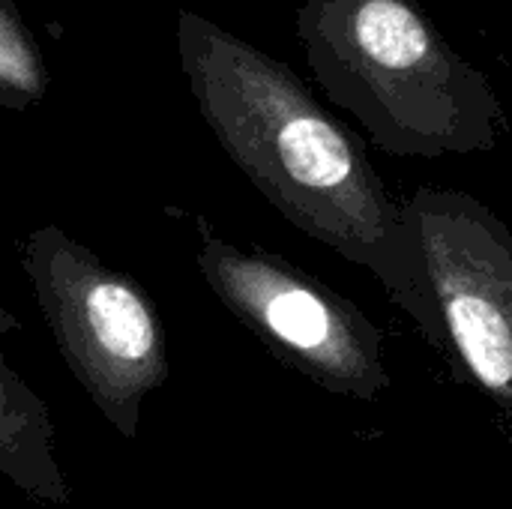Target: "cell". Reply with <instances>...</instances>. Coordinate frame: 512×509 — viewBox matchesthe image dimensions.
I'll use <instances>...</instances> for the list:
<instances>
[{
    "label": "cell",
    "instance_id": "1",
    "mask_svg": "<svg viewBox=\"0 0 512 509\" xmlns=\"http://www.w3.org/2000/svg\"><path fill=\"white\" fill-rule=\"evenodd\" d=\"M177 57L195 108L225 156L297 231L372 273L408 315L417 306L402 198L369 153L258 45L192 9H177Z\"/></svg>",
    "mask_w": 512,
    "mask_h": 509
},
{
    "label": "cell",
    "instance_id": "3",
    "mask_svg": "<svg viewBox=\"0 0 512 509\" xmlns=\"http://www.w3.org/2000/svg\"><path fill=\"white\" fill-rule=\"evenodd\" d=\"M21 270L51 339L108 426L135 441L144 399L168 381V351L147 291L60 225L33 228Z\"/></svg>",
    "mask_w": 512,
    "mask_h": 509
},
{
    "label": "cell",
    "instance_id": "5",
    "mask_svg": "<svg viewBox=\"0 0 512 509\" xmlns=\"http://www.w3.org/2000/svg\"><path fill=\"white\" fill-rule=\"evenodd\" d=\"M198 270L216 300L282 363L333 393L375 399L390 387L381 330L348 297L282 255L201 228Z\"/></svg>",
    "mask_w": 512,
    "mask_h": 509
},
{
    "label": "cell",
    "instance_id": "4",
    "mask_svg": "<svg viewBox=\"0 0 512 509\" xmlns=\"http://www.w3.org/2000/svg\"><path fill=\"white\" fill-rule=\"evenodd\" d=\"M420 330L512 408V228L480 198L420 186L402 198Z\"/></svg>",
    "mask_w": 512,
    "mask_h": 509
},
{
    "label": "cell",
    "instance_id": "6",
    "mask_svg": "<svg viewBox=\"0 0 512 509\" xmlns=\"http://www.w3.org/2000/svg\"><path fill=\"white\" fill-rule=\"evenodd\" d=\"M15 315L0 303V339L15 333ZM0 477L36 504L66 507L72 486L54 453L48 405L6 363L0 348Z\"/></svg>",
    "mask_w": 512,
    "mask_h": 509
},
{
    "label": "cell",
    "instance_id": "7",
    "mask_svg": "<svg viewBox=\"0 0 512 509\" xmlns=\"http://www.w3.org/2000/svg\"><path fill=\"white\" fill-rule=\"evenodd\" d=\"M48 63L12 0H0V108L24 111L45 99Z\"/></svg>",
    "mask_w": 512,
    "mask_h": 509
},
{
    "label": "cell",
    "instance_id": "2",
    "mask_svg": "<svg viewBox=\"0 0 512 509\" xmlns=\"http://www.w3.org/2000/svg\"><path fill=\"white\" fill-rule=\"evenodd\" d=\"M297 39L321 93L384 153H489L507 129L489 75L417 0H303Z\"/></svg>",
    "mask_w": 512,
    "mask_h": 509
}]
</instances>
